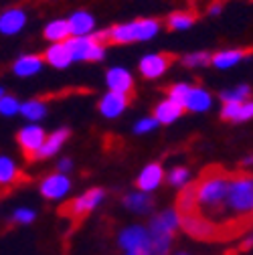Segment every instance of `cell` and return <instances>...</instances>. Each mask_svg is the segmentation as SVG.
<instances>
[{"label": "cell", "mask_w": 253, "mask_h": 255, "mask_svg": "<svg viewBox=\"0 0 253 255\" xmlns=\"http://www.w3.org/2000/svg\"><path fill=\"white\" fill-rule=\"evenodd\" d=\"M253 225V176L235 172L229 180V190L223 211V239H233Z\"/></svg>", "instance_id": "obj_1"}, {"label": "cell", "mask_w": 253, "mask_h": 255, "mask_svg": "<svg viewBox=\"0 0 253 255\" xmlns=\"http://www.w3.org/2000/svg\"><path fill=\"white\" fill-rule=\"evenodd\" d=\"M229 180H231V172H227L221 166H209L195 182L197 186L195 211L205 219H209L211 223H215L221 229V237H223V211H225Z\"/></svg>", "instance_id": "obj_2"}, {"label": "cell", "mask_w": 253, "mask_h": 255, "mask_svg": "<svg viewBox=\"0 0 253 255\" xmlns=\"http://www.w3.org/2000/svg\"><path fill=\"white\" fill-rule=\"evenodd\" d=\"M160 33V22L156 18H136L124 24H116L106 35L112 43L118 45H128V43H140V41H150Z\"/></svg>", "instance_id": "obj_3"}, {"label": "cell", "mask_w": 253, "mask_h": 255, "mask_svg": "<svg viewBox=\"0 0 253 255\" xmlns=\"http://www.w3.org/2000/svg\"><path fill=\"white\" fill-rule=\"evenodd\" d=\"M104 39H108L106 33H93L85 37H69L65 41V47L73 61H102L106 57Z\"/></svg>", "instance_id": "obj_4"}, {"label": "cell", "mask_w": 253, "mask_h": 255, "mask_svg": "<svg viewBox=\"0 0 253 255\" xmlns=\"http://www.w3.org/2000/svg\"><path fill=\"white\" fill-rule=\"evenodd\" d=\"M180 227L186 235H191L199 241H223L221 229L203 215H199L197 211L180 215Z\"/></svg>", "instance_id": "obj_5"}, {"label": "cell", "mask_w": 253, "mask_h": 255, "mask_svg": "<svg viewBox=\"0 0 253 255\" xmlns=\"http://www.w3.org/2000/svg\"><path fill=\"white\" fill-rule=\"evenodd\" d=\"M104 199H106V193L102 188H89L87 193H83V195L75 197L73 201H69L65 207L61 209V213L65 217H71L73 221H79V219H83L89 213L96 211L102 205Z\"/></svg>", "instance_id": "obj_6"}, {"label": "cell", "mask_w": 253, "mask_h": 255, "mask_svg": "<svg viewBox=\"0 0 253 255\" xmlns=\"http://www.w3.org/2000/svg\"><path fill=\"white\" fill-rule=\"evenodd\" d=\"M118 243L124 253H144L150 255V233L148 227L130 225L118 235Z\"/></svg>", "instance_id": "obj_7"}, {"label": "cell", "mask_w": 253, "mask_h": 255, "mask_svg": "<svg viewBox=\"0 0 253 255\" xmlns=\"http://www.w3.org/2000/svg\"><path fill=\"white\" fill-rule=\"evenodd\" d=\"M47 134L41 126H35V124H30V126H24L22 130L16 134V142H18V148L22 150L24 158L26 160H35L43 142H45Z\"/></svg>", "instance_id": "obj_8"}, {"label": "cell", "mask_w": 253, "mask_h": 255, "mask_svg": "<svg viewBox=\"0 0 253 255\" xmlns=\"http://www.w3.org/2000/svg\"><path fill=\"white\" fill-rule=\"evenodd\" d=\"M39 190H41V195L47 201H61L63 197L69 195V190H71V178L67 174H61V172L49 174V176H45L41 180Z\"/></svg>", "instance_id": "obj_9"}, {"label": "cell", "mask_w": 253, "mask_h": 255, "mask_svg": "<svg viewBox=\"0 0 253 255\" xmlns=\"http://www.w3.org/2000/svg\"><path fill=\"white\" fill-rule=\"evenodd\" d=\"M170 67V57L162 53H148L140 59L138 63V71L146 79H158L162 77Z\"/></svg>", "instance_id": "obj_10"}, {"label": "cell", "mask_w": 253, "mask_h": 255, "mask_svg": "<svg viewBox=\"0 0 253 255\" xmlns=\"http://www.w3.org/2000/svg\"><path fill=\"white\" fill-rule=\"evenodd\" d=\"M164 176H166V174H164L162 164L150 162V164H146V166L140 170V174H138V178H136V186H138V190H142V193L152 195L154 190L164 182Z\"/></svg>", "instance_id": "obj_11"}, {"label": "cell", "mask_w": 253, "mask_h": 255, "mask_svg": "<svg viewBox=\"0 0 253 255\" xmlns=\"http://www.w3.org/2000/svg\"><path fill=\"white\" fill-rule=\"evenodd\" d=\"M180 229V215L176 209H164L150 221V233H164V235H174Z\"/></svg>", "instance_id": "obj_12"}, {"label": "cell", "mask_w": 253, "mask_h": 255, "mask_svg": "<svg viewBox=\"0 0 253 255\" xmlns=\"http://www.w3.org/2000/svg\"><path fill=\"white\" fill-rule=\"evenodd\" d=\"M106 85H108V91L128 95L134 89V77L126 67H110L106 71Z\"/></svg>", "instance_id": "obj_13"}, {"label": "cell", "mask_w": 253, "mask_h": 255, "mask_svg": "<svg viewBox=\"0 0 253 255\" xmlns=\"http://www.w3.org/2000/svg\"><path fill=\"white\" fill-rule=\"evenodd\" d=\"M126 108H128V95H124V93H116V91H108L104 98L100 100L98 104V110L104 118L108 120H116L120 118Z\"/></svg>", "instance_id": "obj_14"}, {"label": "cell", "mask_w": 253, "mask_h": 255, "mask_svg": "<svg viewBox=\"0 0 253 255\" xmlns=\"http://www.w3.org/2000/svg\"><path fill=\"white\" fill-rule=\"evenodd\" d=\"M26 20H28V16L22 8H8L0 14V33L6 35V37L18 35L26 26Z\"/></svg>", "instance_id": "obj_15"}, {"label": "cell", "mask_w": 253, "mask_h": 255, "mask_svg": "<svg viewBox=\"0 0 253 255\" xmlns=\"http://www.w3.org/2000/svg\"><path fill=\"white\" fill-rule=\"evenodd\" d=\"M211 106H213V98H211V93H209L205 87L193 85V87H191V91H188V95H186V100H184L182 110L193 112V114H203V112L211 110Z\"/></svg>", "instance_id": "obj_16"}, {"label": "cell", "mask_w": 253, "mask_h": 255, "mask_svg": "<svg viewBox=\"0 0 253 255\" xmlns=\"http://www.w3.org/2000/svg\"><path fill=\"white\" fill-rule=\"evenodd\" d=\"M67 138H69V130H67V128H59V130L47 134V138H45V142H43V146H41V150L37 154V160L53 158L63 148V144L67 142Z\"/></svg>", "instance_id": "obj_17"}, {"label": "cell", "mask_w": 253, "mask_h": 255, "mask_svg": "<svg viewBox=\"0 0 253 255\" xmlns=\"http://www.w3.org/2000/svg\"><path fill=\"white\" fill-rule=\"evenodd\" d=\"M69 30L71 37H85V35H93V28H96V18L91 16V12L87 10H75L69 18Z\"/></svg>", "instance_id": "obj_18"}, {"label": "cell", "mask_w": 253, "mask_h": 255, "mask_svg": "<svg viewBox=\"0 0 253 255\" xmlns=\"http://www.w3.org/2000/svg\"><path fill=\"white\" fill-rule=\"evenodd\" d=\"M43 61L49 63V65L55 67V69H67L71 63H73V59H71L65 43H51L49 49L43 55Z\"/></svg>", "instance_id": "obj_19"}, {"label": "cell", "mask_w": 253, "mask_h": 255, "mask_svg": "<svg viewBox=\"0 0 253 255\" xmlns=\"http://www.w3.org/2000/svg\"><path fill=\"white\" fill-rule=\"evenodd\" d=\"M45 65V61L41 55H22L14 61L12 71L16 77H33L37 75Z\"/></svg>", "instance_id": "obj_20"}, {"label": "cell", "mask_w": 253, "mask_h": 255, "mask_svg": "<svg viewBox=\"0 0 253 255\" xmlns=\"http://www.w3.org/2000/svg\"><path fill=\"white\" fill-rule=\"evenodd\" d=\"M20 180H22V172L14 164V160L6 154H0V186L8 188L12 184H18Z\"/></svg>", "instance_id": "obj_21"}, {"label": "cell", "mask_w": 253, "mask_h": 255, "mask_svg": "<svg viewBox=\"0 0 253 255\" xmlns=\"http://www.w3.org/2000/svg\"><path fill=\"white\" fill-rule=\"evenodd\" d=\"M182 108L178 106V104H174L172 100H162L160 104H158L156 108H154V120L158 122V124H162V126H170V124H174L180 116H182Z\"/></svg>", "instance_id": "obj_22"}, {"label": "cell", "mask_w": 253, "mask_h": 255, "mask_svg": "<svg viewBox=\"0 0 253 255\" xmlns=\"http://www.w3.org/2000/svg\"><path fill=\"white\" fill-rule=\"evenodd\" d=\"M124 207L136 213V215H148L154 207V201L148 193H142V190H134V193L124 197Z\"/></svg>", "instance_id": "obj_23"}, {"label": "cell", "mask_w": 253, "mask_h": 255, "mask_svg": "<svg viewBox=\"0 0 253 255\" xmlns=\"http://www.w3.org/2000/svg\"><path fill=\"white\" fill-rule=\"evenodd\" d=\"M243 59H245V51H241V49H223V51H219L211 57V65H215L217 69H231V67L239 65Z\"/></svg>", "instance_id": "obj_24"}, {"label": "cell", "mask_w": 253, "mask_h": 255, "mask_svg": "<svg viewBox=\"0 0 253 255\" xmlns=\"http://www.w3.org/2000/svg\"><path fill=\"white\" fill-rule=\"evenodd\" d=\"M43 37H45L49 43H65V41L71 37L67 18L51 20V22L45 26V30H43Z\"/></svg>", "instance_id": "obj_25"}, {"label": "cell", "mask_w": 253, "mask_h": 255, "mask_svg": "<svg viewBox=\"0 0 253 255\" xmlns=\"http://www.w3.org/2000/svg\"><path fill=\"white\" fill-rule=\"evenodd\" d=\"M47 102L45 100H39V98H33V100H26L20 104V116L26 118L30 124H37L41 122L45 116H47Z\"/></svg>", "instance_id": "obj_26"}, {"label": "cell", "mask_w": 253, "mask_h": 255, "mask_svg": "<svg viewBox=\"0 0 253 255\" xmlns=\"http://www.w3.org/2000/svg\"><path fill=\"white\" fill-rule=\"evenodd\" d=\"M195 207H197V186H195V182H188L178 193L176 211H178V215H184V213H193Z\"/></svg>", "instance_id": "obj_27"}, {"label": "cell", "mask_w": 253, "mask_h": 255, "mask_svg": "<svg viewBox=\"0 0 253 255\" xmlns=\"http://www.w3.org/2000/svg\"><path fill=\"white\" fill-rule=\"evenodd\" d=\"M172 241H174V235L150 233V255H168L172 249Z\"/></svg>", "instance_id": "obj_28"}, {"label": "cell", "mask_w": 253, "mask_h": 255, "mask_svg": "<svg viewBox=\"0 0 253 255\" xmlns=\"http://www.w3.org/2000/svg\"><path fill=\"white\" fill-rule=\"evenodd\" d=\"M249 95H251L249 85H237L233 89H225L221 93V102L223 104H243L249 100Z\"/></svg>", "instance_id": "obj_29"}, {"label": "cell", "mask_w": 253, "mask_h": 255, "mask_svg": "<svg viewBox=\"0 0 253 255\" xmlns=\"http://www.w3.org/2000/svg\"><path fill=\"white\" fill-rule=\"evenodd\" d=\"M211 53L207 51H195V53H188L182 57V63L186 67L191 69H199V67H205V65H211Z\"/></svg>", "instance_id": "obj_30"}, {"label": "cell", "mask_w": 253, "mask_h": 255, "mask_svg": "<svg viewBox=\"0 0 253 255\" xmlns=\"http://www.w3.org/2000/svg\"><path fill=\"white\" fill-rule=\"evenodd\" d=\"M188 178H191V170L184 168V166H174L168 174H166V180L170 186L174 188H182L188 184Z\"/></svg>", "instance_id": "obj_31"}, {"label": "cell", "mask_w": 253, "mask_h": 255, "mask_svg": "<svg viewBox=\"0 0 253 255\" xmlns=\"http://www.w3.org/2000/svg\"><path fill=\"white\" fill-rule=\"evenodd\" d=\"M195 24V16L188 12H174L168 16V26L172 30H186Z\"/></svg>", "instance_id": "obj_32"}, {"label": "cell", "mask_w": 253, "mask_h": 255, "mask_svg": "<svg viewBox=\"0 0 253 255\" xmlns=\"http://www.w3.org/2000/svg\"><path fill=\"white\" fill-rule=\"evenodd\" d=\"M20 114V102L14 98V95H8L4 93L2 98H0V116H4V118H12Z\"/></svg>", "instance_id": "obj_33"}, {"label": "cell", "mask_w": 253, "mask_h": 255, "mask_svg": "<svg viewBox=\"0 0 253 255\" xmlns=\"http://www.w3.org/2000/svg\"><path fill=\"white\" fill-rule=\"evenodd\" d=\"M191 87L193 85H188V83H174V85H170V89H168V100H172L174 104H178L180 108L184 106V100H186V95H188V91H191Z\"/></svg>", "instance_id": "obj_34"}, {"label": "cell", "mask_w": 253, "mask_h": 255, "mask_svg": "<svg viewBox=\"0 0 253 255\" xmlns=\"http://www.w3.org/2000/svg\"><path fill=\"white\" fill-rule=\"evenodd\" d=\"M37 219V213L28 207H20L12 213V223H18V225H28V223H33Z\"/></svg>", "instance_id": "obj_35"}, {"label": "cell", "mask_w": 253, "mask_h": 255, "mask_svg": "<svg viewBox=\"0 0 253 255\" xmlns=\"http://www.w3.org/2000/svg\"><path fill=\"white\" fill-rule=\"evenodd\" d=\"M156 126H158V122H156L152 116L142 118V120H138V122H136V126H134V134H138V136L148 134V132H152V130H154Z\"/></svg>", "instance_id": "obj_36"}, {"label": "cell", "mask_w": 253, "mask_h": 255, "mask_svg": "<svg viewBox=\"0 0 253 255\" xmlns=\"http://www.w3.org/2000/svg\"><path fill=\"white\" fill-rule=\"evenodd\" d=\"M249 120H253V100H247L241 104L239 118H237V122H249Z\"/></svg>", "instance_id": "obj_37"}, {"label": "cell", "mask_w": 253, "mask_h": 255, "mask_svg": "<svg viewBox=\"0 0 253 255\" xmlns=\"http://www.w3.org/2000/svg\"><path fill=\"white\" fill-rule=\"evenodd\" d=\"M71 168H73L71 158H61V160L57 162V172H61V174H69Z\"/></svg>", "instance_id": "obj_38"}, {"label": "cell", "mask_w": 253, "mask_h": 255, "mask_svg": "<svg viewBox=\"0 0 253 255\" xmlns=\"http://www.w3.org/2000/svg\"><path fill=\"white\" fill-rule=\"evenodd\" d=\"M221 8H223L221 4H213V6L209 8V14H211V16H217V14H221Z\"/></svg>", "instance_id": "obj_39"}, {"label": "cell", "mask_w": 253, "mask_h": 255, "mask_svg": "<svg viewBox=\"0 0 253 255\" xmlns=\"http://www.w3.org/2000/svg\"><path fill=\"white\" fill-rule=\"evenodd\" d=\"M245 245H247V247H251V245H253V225H251V235H249V241H245Z\"/></svg>", "instance_id": "obj_40"}, {"label": "cell", "mask_w": 253, "mask_h": 255, "mask_svg": "<svg viewBox=\"0 0 253 255\" xmlns=\"http://www.w3.org/2000/svg\"><path fill=\"white\" fill-rule=\"evenodd\" d=\"M243 164L247 166V164H253V156H249V158H245V160H243Z\"/></svg>", "instance_id": "obj_41"}, {"label": "cell", "mask_w": 253, "mask_h": 255, "mask_svg": "<svg viewBox=\"0 0 253 255\" xmlns=\"http://www.w3.org/2000/svg\"><path fill=\"white\" fill-rule=\"evenodd\" d=\"M6 91H4V87H0V98H2V95H4Z\"/></svg>", "instance_id": "obj_42"}, {"label": "cell", "mask_w": 253, "mask_h": 255, "mask_svg": "<svg viewBox=\"0 0 253 255\" xmlns=\"http://www.w3.org/2000/svg\"><path fill=\"white\" fill-rule=\"evenodd\" d=\"M126 255H144V253H126Z\"/></svg>", "instance_id": "obj_43"}, {"label": "cell", "mask_w": 253, "mask_h": 255, "mask_svg": "<svg viewBox=\"0 0 253 255\" xmlns=\"http://www.w3.org/2000/svg\"><path fill=\"white\" fill-rule=\"evenodd\" d=\"M176 255H188V253H176Z\"/></svg>", "instance_id": "obj_44"}]
</instances>
